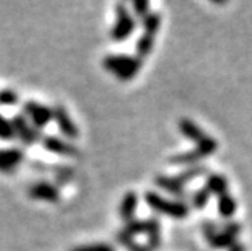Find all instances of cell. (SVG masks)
<instances>
[{
  "label": "cell",
  "mask_w": 252,
  "mask_h": 251,
  "mask_svg": "<svg viewBox=\"0 0 252 251\" xmlns=\"http://www.w3.org/2000/svg\"><path fill=\"white\" fill-rule=\"evenodd\" d=\"M103 67L108 72L116 73L122 82H128L140 72L142 69V59L132 57V56H106L103 59Z\"/></svg>",
  "instance_id": "6da1fadb"
},
{
  "label": "cell",
  "mask_w": 252,
  "mask_h": 251,
  "mask_svg": "<svg viewBox=\"0 0 252 251\" xmlns=\"http://www.w3.org/2000/svg\"><path fill=\"white\" fill-rule=\"evenodd\" d=\"M145 201H147V204L152 207L155 212L164 214V215H168V217L184 218L189 215V206H187L184 201L166 199V197L159 196L157 193H152V191L145 193Z\"/></svg>",
  "instance_id": "7a4b0ae2"
},
{
  "label": "cell",
  "mask_w": 252,
  "mask_h": 251,
  "mask_svg": "<svg viewBox=\"0 0 252 251\" xmlns=\"http://www.w3.org/2000/svg\"><path fill=\"white\" fill-rule=\"evenodd\" d=\"M218 148V142L215 139L212 137H205L202 142L197 143V147L194 150H189V152H184V153H179V155H174V157L169 158V163H174V165H194L197 163L198 160L208 157L212 155Z\"/></svg>",
  "instance_id": "3957f363"
},
{
  "label": "cell",
  "mask_w": 252,
  "mask_h": 251,
  "mask_svg": "<svg viewBox=\"0 0 252 251\" xmlns=\"http://www.w3.org/2000/svg\"><path fill=\"white\" fill-rule=\"evenodd\" d=\"M135 30V20L127 10L126 3L116 5V23L111 30V39L116 42H121L127 39L128 36Z\"/></svg>",
  "instance_id": "277c9868"
},
{
  "label": "cell",
  "mask_w": 252,
  "mask_h": 251,
  "mask_svg": "<svg viewBox=\"0 0 252 251\" xmlns=\"http://www.w3.org/2000/svg\"><path fill=\"white\" fill-rule=\"evenodd\" d=\"M241 232V225L238 222H226L223 225L221 230H217L215 233L205 235L207 242L212 248L223 250V248H231L233 245L238 242V235Z\"/></svg>",
  "instance_id": "5b68a950"
},
{
  "label": "cell",
  "mask_w": 252,
  "mask_h": 251,
  "mask_svg": "<svg viewBox=\"0 0 252 251\" xmlns=\"http://www.w3.org/2000/svg\"><path fill=\"white\" fill-rule=\"evenodd\" d=\"M25 114L28 116L31 124H33L37 131L42 129V127H46L52 119H54L52 108H47V106L37 103V101H26Z\"/></svg>",
  "instance_id": "8992f818"
},
{
  "label": "cell",
  "mask_w": 252,
  "mask_h": 251,
  "mask_svg": "<svg viewBox=\"0 0 252 251\" xmlns=\"http://www.w3.org/2000/svg\"><path fill=\"white\" fill-rule=\"evenodd\" d=\"M12 124H13L15 136H18L26 145H33L34 142L39 141V137H41L39 131H37L33 124H30V121L26 119L25 116L17 114L12 119Z\"/></svg>",
  "instance_id": "52a82bcc"
},
{
  "label": "cell",
  "mask_w": 252,
  "mask_h": 251,
  "mask_svg": "<svg viewBox=\"0 0 252 251\" xmlns=\"http://www.w3.org/2000/svg\"><path fill=\"white\" fill-rule=\"evenodd\" d=\"M52 113H54V121L57 122V127L61 129V132L67 139H77L80 136L77 124H75L70 114L67 113V109L63 108L62 105L54 106V108H52Z\"/></svg>",
  "instance_id": "ba28073f"
},
{
  "label": "cell",
  "mask_w": 252,
  "mask_h": 251,
  "mask_svg": "<svg viewBox=\"0 0 252 251\" xmlns=\"http://www.w3.org/2000/svg\"><path fill=\"white\" fill-rule=\"evenodd\" d=\"M42 145H44L46 150L57 153V155H63V157H78V153H80L78 148L75 147L73 143L56 136L42 137Z\"/></svg>",
  "instance_id": "9c48e42d"
},
{
  "label": "cell",
  "mask_w": 252,
  "mask_h": 251,
  "mask_svg": "<svg viewBox=\"0 0 252 251\" xmlns=\"http://www.w3.org/2000/svg\"><path fill=\"white\" fill-rule=\"evenodd\" d=\"M28 196L31 197V199L44 201V202H59V201H61V194H59V189L56 188L54 184L46 183V181H39V183H34L28 189Z\"/></svg>",
  "instance_id": "30bf717a"
},
{
  "label": "cell",
  "mask_w": 252,
  "mask_h": 251,
  "mask_svg": "<svg viewBox=\"0 0 252 251\" xmlns=\"http://www.w3.org/2000/svg\"><path fill=\"white\" fill-rule=\"evenodd\" d=\"M25 155L18 148H2L0 150V172H12L23 162Z\"/></svg>",
  "instance_id": "8fae6325"
},
{
  "label": "cell",
  "mask_w": 252,
  "mask_h": 251,
  "mask_svg": "<svg viewBox=\"0 0 252 251\" xmlns=\"http://www.w3.org/2000/svg\"><path fill=\"white\" fill-rule=\"evenodd\" d=\"M155 184H157L158 188H161L163 191H166V193H169V194H173L176 197H179V201L186 197L184 186H182L181 183H178V179H176L174 176L158 175L157 178H155Z\"/></svg>",
  "instance_id": "7c38bea8"
},
{
  "label": "cell",
  "mask_w": 252,
  "mask_h": 251,
  "mask_svg": "<svg viewBox=\"0 0 252 251\" xmlns=\"http://www.w3.org/2000/svg\"><path fill=\"white\" fill-rule=\"evenodd\" d=\"M179 131L181 134L187 137L189 141H194V142H202L203 139H205V132L202 131L200 126H197L194 121L187 119V117H182V119H179Z\"/></svg>",
  "instance_id": "4fadbf2b"
},
{
  "label": "cell",
  "mask_w": 252,
  "mask_h": 251,
  "mask_svg": "<svg viewBox=\"0 0 252 251\" xmlns=\"http://www.w3.org/2000/svg\"><path fill=\"white\" fill-rule=\"evenodd\" d=\"M137 206H138V196L133 193V191H130V193H127L124 197H122V202H121V207H119V214H121V218L126 223L133 220V215H135Z\"/></svg>",
  "instance_id": "5bb4252c"
},
{
  "label": "cell",
  "mask_w": 252,
  "mask_h": 251,
  "mask_svg": "<svg viewBox=\"0 0 252 251\" xmlns=\"http://www.w3.org/2000/svg\"><path fill=\"white\" fill-rule=\"evenodd\" d=\"M205 189L213 196L221 197L223 194L228 193V179L224 178L223 175H218V173L208 175L205 181Z\"/></svg>",
  "instance_id": "9a60e30c"
},
{
  "label": "cell",
  "mask_w": 252,
  "mask_h": 251,
  "mask_svg": "<svg viewBox=\"0 0 252 251\" xmlns=\"http://www.w3.org/2000/svg\"><path fill=\"white\" fill-rule=\"evenodd\" d=\"M147 235H148V248L155 251L159 248L161 243V228L157 217H152L147 220Z\"/></svg>",
  "instance_id": "2e32d148"
},
{
  "label": "cell",
  "mask_w": 252,
  "mask_h": 251,
  "mask_svg": "<svg viewBox=\"0 0 252 251\" xmlns=\"http://www.w3.org/2000/svg\"><path fill=\"white\" fill-rule=\"evenodd\" d=\"M218 212H220V215L224 217V218H231L234 215L236 201L229 193L223 194L221 197H218Z\"/></svg>",
  "instance_id": "e0dca14e"
},
{
  "label": "cell",
  "mask_w": 252,
  "mask_h": 251,
  "mask_svg": "<svg viewBox=\"0 0 252 251\" xmlns=\"http://www.w3.org/2000/svg\"><path fill=\"white\" fill-rule=\"evenodd\" d=\"M153 47H155V36L152 35H142L140 38H138L137 41V46H135V49H137V57L138 59H143L147 57L150 52L153 51Z\"/></svg>",
  "instance_id": "ac0fdd59"
},
{
  "label": "cell",
  "mask_w": 252,
  "mask_h": 251,
  "mask_svg": "<svg viewBox=\"0 0 252 251\" xmlns=\"http://www.w3.org/2000/svg\"><path fill=\"white\" fill-rule=\"evenodd\" d=\"M207 173V168L205 167H197V165H192V167L186 168L184 172H181L178 176H174L176 179H178V183H181L184 186L186 183H189L190 179L197 178V176H202Z\"/></svg>",
  "instance_id": "d6986e66"
},
{
  "label": "cell",
  "mask_w": 252,
  "mask_h": 251,
  "mask_svg": "<svg viewBox=\"0 0 252 251\" xmlns=\"http://www.w3.org/2000/svg\"><path fill=\"white\" fill-rule=\"evenodd\" d=\"M117 242H119L121 245H124L128 251H152L148 247H143V245L137 243L135 240H133V237L127 235L124 230L117 233Z\"/></svg>",
  "instance_id": "ffe728a7"
},
{
  "label": "cell",
  "mask_w": 252,
  "mask_h": 251,
  "mask_svg": "<svg viewBox=\"0 0 252 251\" xmlns=\"http://www.w3.org/2000/svg\"><path fill=\"white\" fill-rule=\"evenodd\" d=\"M159 25H161V17L158 13H148L147 17L143 18V30H145V35H152L155 36L158 33L159 30Z\"/></svg>",
  "instance_id": "44dd1931"
},
{
  "label": "cell",
  "mask_w": 252,
  "mask_h": 251,
  "mask_svg": "<svg viewBox=\"0 0 252 251\" xmlns=\"http://www.w3.org/2000/svg\"><path fill=\"white\" fill-rule=\"evenodd\" d=\"M124 232L130 237H135V235L140 233H147V220H140V218H133V220L127 222L124 225Z\"/></svg>",
  "instance_id": "7402d4cb"
},
{
  "label": "cell",
  "mask_w": 252,
  "mask_h": 251,
  "mask_svg": "<svg viewBox=\"0 0 252 251\" xmlns=\"http://www.w3.org/2000/svg\"><path fill=\"white\" fill-rule=\"evenodd\" d=\"M15 137L13 124L12 121H8L2 113H0V139L2 141H12Z\"/></svg>",
  "instance_id": "603a6c76"
},
{
  "label": "cell",
  "mask_w": 252,
  "mask_h": 251,
  "mask_svg": "<svg viewBox=\"0 0 252 251\" xmlns=\"http://www.w3.org/2000/svg\"><path fill=\"white\" fill-rule=\"evenodd\" d=\"M210 193L205 189V188H202V189H198L194 193V196H192V206L195 207V209H203L207 204H208V199H210Z\"/></svg>",
  "instance_id": "cb8c5ba5"
},
{
  "label": "cell",
  "mask_w": 252,
  "mask_h": 251,
  "mask_svg": "<svg viewBox=\"0 0 252 251\" xmlns=\"http://www.w3.org/2000/svg\"><path fill=\"white\" fill-rule=\"evenodd\" d=\"M17 101H18V95L15 90H12V88L0 90V105L13 106V105H17Z\"/></svg>",
  "instance_id": "d4e9b609"
},
{
  "label": "cell",
  "mask_w": 252,
  "mask_h": 251,
  "mask_svg": "<svg viewBox=\"0 0 252 251\" xmlns=\"http://www.w3.org/2000/svg\"><path fill=\"white\" fill-rule=\"evenodd\" d=\"M72 251H114V248L109 247L108 243H91V245H83V247H77Z\"/></svg>",
  "instance_id": "484cf974"
},
{
  "label": "cell",
  "mask_w": 252,
  "mask_h": 251,
  "mask_svg": "<svg viewBox=\"0 0 252 251\" xmlns=\"http://www.w3.org/2000/svg\"><path fill=\"white\" fill-rule=\"evenodd\" d=\"M132 7H133V12H135L137 17L145 18V17L148 15V7H150V3H148V2H145V0H135V2L132 3Z\"/></svg>",
  "instance_id": "4316f807"
},
{
  "label": "cell",
  "mask_w": 252,
  "mask_h": 251,
  "mask_svg": "<svg viewBox=\"0 0 252 251\" xmlns=\"http://www.w3.org/2000/svg\"><path fill=\"white\" fill-rule=\"evenodd\" d=\"M228 251H246V245H244V243L236 242L231 248H228Z\"/></svg>",
  "instance_id": "83f0119b"
}]
</instances>
